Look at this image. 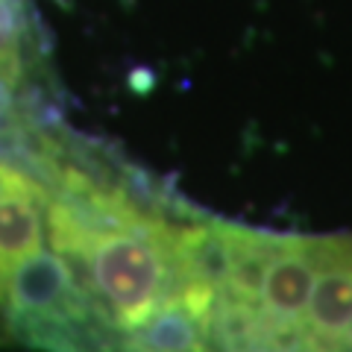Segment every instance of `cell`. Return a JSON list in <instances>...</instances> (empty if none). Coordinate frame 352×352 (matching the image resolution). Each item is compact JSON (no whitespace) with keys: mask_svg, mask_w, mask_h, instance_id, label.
<instances>
[{"mask_svg":"<svg viewBox=\"0 0 352 352\" xmlns=\"http://www.w3.org/2000/svg\"><path fill=\"white\" fill-rule=\"evenodd\" d=\"M3 311L6 320L21 326L32 340H53L68 332L85 317L71 264L59 252L36 250L9 273Z\"/></svg>","mask_w":352,"mask_h":352,"instance_id":"obj_1","label":"cell"},{"mask_svg":"<svg viewBox=\"0 0 352 352\" xmlns=\"http://www.w3.org/2000/svg\"><path fill=\"white\" fill-rule=\"evenodd\" d=\"M323 256V235H276L258 282V311L282 338L302 340V320Z\"/></svg>","mask_w":352,"mask_h":352,"instance_id":"obj_2","label":"cell"},{"mask_svg":"<svg viewBox=\"0 0 352 352\" xmlns=\"http://www.w3.org/2000/svg\"><path fill=\"white\" fill-rule=\"evenodd\" d=\"M44 220H47V191L21 170L0 191V311L9 273L44 247Z\"/></svg>","mask_w":352,"mask_h":352,"instance_id":"obj_3","label":"cell"},{"mask_svg":"<svg viewBox=\"0 0 352 352\" xmlns=\"http://www.w3.org/2000/svg\"><path fill=\"white\" fill-rule=\"evenodd\" d=\"M208 323L212 314L173 288L144 323L129 329L126 346L132 352H212Z\"/></svg>","mask_w":352,"mask_h":352,"instance_id":"obj_4","label":"cell"},{"mask_svg":"<svg viewBox=\"0 0 352 352\" xmlns=\"http://www.w3.org/2000/svg\"><path fill=\"white\" fill-rule=\"evenodd\" d=\"M21 76V21L12 0H0V85H15Z\"/></svg>","mask_w":352,"mask_h":352,"instance_id":"obj_5","label":"cell"},{"mask_svg":"<svg viewBox=\"0 0 352 352\" xmlns=\"http://www.w3.org/2000/svg\"><path fill=\"white\" fill-rule=\"evenodd\" d=\"M21 170L15 168V164H9V162H3V159H0V191H3L6 188V185L9 182H12L15 179V176H18Z\"/></svg>","mask_w":352,"mask_h":352,"instance_id":"obj_6","label":"cell"}]
</instances>
